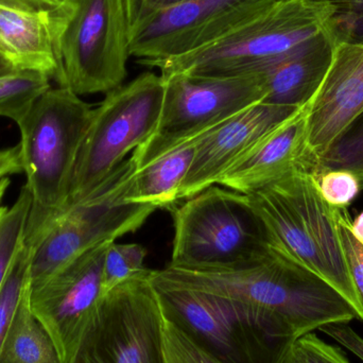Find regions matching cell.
I'll return each instance as SVG.
<instances>
[{
    "label": "cell",
    "mask_w": 363,
    "mask_h": 363,
    "mask_svg": "<svg viewBox=\"0 0 363 363\" xmlns=\"http://www.w3.org/2000/svg\"><path fill=\"white\" fill-rule=\"evenodd\" d=\"M153 283L206 292L235 303L274 338L294 343L334 323L362 321L351 303L328 281L272 252L260 262L233 270H155Z\"/></svg>",
    "instance_id": "obj_1"
},
{
    "label": "cell",
    "mask_w": 363,
    "mask_h": 363,
    "mask_svg": "<svg viewBox=\"0 0 363 363\" xmlns=\"http://www.w3.org/2000/svg\"><path fill=\"white\" fill-rule=\"evenodd\" d=\"M93 112L80 96L57 85L43 93L17 123L25 186L32 199L25 242L33 250L65 211Z\"/></svg>",
    "instance_id": "obj_2"
},
{
    "label": "cell",
    "mask_w": 363,
    "mask_h": 363,
    "mask_svg": "<svg viewBox=\"0 0 363 363\" xmlns=\"http://www.w3.org/2000/svg\"><path fill=\"white\" fill-rule=\"evenodd\" d=\"M245 196L262 221L271 247L328 281L363 321L362 301L337 228L336 208L324 200L315 177L307 170H294Z\"/></svg>",
    "instance_id": "obj_3"
},
{
    "label": "cell",
    "mask_w": 363,
    "mask_h": 363,
    "mask_svg": "<svg viewBox=\"0 0 363 363\" xmlns=\"http://www.w3.org/2000/svg\"><path fill=\"white\" fill-rule=\"evenodd\" d=\"M333 10L315 0H279L209 44L181 57L152 62L161 74L209 78L268 72L328 28Z\"/></svg>",
    "instance_id": "obj_4"
},
{
    "label": "cell",
    "mask_w": 363,
    "mask_h": 363,
    "mask_svg": "<svg viewBox=\"0 0 363 363\" xmlns=\"http://www.w3.org/2000/svg\"><path fill=\"white\" fill-rule=\"evenodd\" d=\"M49 21L59 86L78 96L121 86L131 57L129 0H62Z\"/></svg>",
    "instance_id": "obj_5"
},
{
    "label": "cell",
    "mask_w": 363,
    "mask_h": 363,
    "mask_svg": "<svg viewBox=\"0 0 363 363\" xmlns=\"http://www.w3.org/2000/svg\"><path fill=\"white\" fill-rule=\"evenodd\" d=\"M174 268L233 270L272 252L266 230L245 194L211 186L174 209Z\"/></svg>",
    "instance_id": "obj_6"
},
{
    "label": "cell",
    "mask_w": 363,
    "mask_h": 363,
    "mask_svg": "<svg viewBox=\"0 0 363 363\" xmlns=\"http://www.w3.org/2000/svg\"><path fill=\"white\" fill-rule=\"evenodd\" d=\"M164 89L161 74L145 72L127 85L108 91L106 99L94 108L65 211L93 196L125 157L155 133L163 108Z\"/></svg>",
    "instance_id": "obj_7"
},
{
    "label": "cell",
    "mask_w": 363,
    "mask_h": 363,
    "mask_svg": "<svg viewBox=\"0 0 363 363\" xmlns=\"http://www.w3.org/2000/svg\"><path fill=\"white\" fill-rule=\"evenodd\" d=\"M164 101L155 133L134 150L136 169L236 116L264 98V77L209 78L161 74Z\"/></svg>",
    "instance_id": "obj_8"
},
{
    "label": "cell",
    "mask_w": 363,
    "mask_h": 363,
    "mask_svg": "<svg viewBox=\"0 0 363 363\" xmlns=\"http://www.w3.org/2000/svg\"><path fill=\"white\" fill-rule=\"evenodd\" d=\"M135 170L132 157L125 160L93 196L51 224L33 250L31 286L46 281L84 252L135 232L157 211L155 205L123 201Z\"/></svg>",
    "instance_id": "obj_9"
},
{
    "label": "cell",
    "mask_w": 363,
    "mask_h": 363,
    "mask_svg": "<svg viewBox=\"0 0 363 363\" xmlns=\"http://www.w3.org/2000/svg\"><path fill=\"white\" fill-rule=\"evenodd\" d=\"M153 285L165 317L220 362L281 363L294 345L274 338L255 318L226 298Z\"/></svg>",
    "instance_id": "obj_10"
},
{
    "label": "cell",
    "mask_w": 363,
    "mask_h": 363,
    "mask_svg": "<svg viewBox=\"0 0 363 363\" xmlns=\"http://www.w3.org/2000/svg\"><path fill=\"white\" fill-rule=\"evenodd\" d=\"M153 272L131 277L102 296L74 363H166L165 315Z\"/></svg>",
    "instance_id": "obj_11"
},
{
    "label": "cell",
    "mask_w": 363,
    "mask_h": 363,
    "mask_svg": "<svg viewBox=\"0 0 363 363\" xmlns=\"http://www.w3.org/2000/svg\"><path fill=\"white\" fill-rule=\"evenodd\" d=\"M111 242L84 252L46 281L31 286L32 311L52 340L61 363L76 362L97 315Z\"/></svg>",
    "instance_id": "obj_12"
},
{
    "label": "cell",
    "mask_w": 363,
    "mask_h": 363,
    "mask_svg": "<svg viewBox=\"0 0 363 363\" xmlns=\"http://www.w3.org/2000/svg\"><path fill=\"white\" fill-rule=\"evenodd\" d=\"M279 0H187L132 26L130 52L143 65L181 57Z\"/></svg>",
    "instance_id": "obj_13"
},
{
    "label": "cell",
    "mask_w": 363,
    "mask_h": 363,
    "mask_svg": "<svg viewBox=\"0 0 363 363\" xmlns=\"http://www.w3.org/2000/svg\"><path fill=\"white\" fill-rule=\"evenodd\" d=\"M300 110L259 102L196 138L194 161L182 184L179 201L216 185L219 177L254 144Z\"/></svg>",
    "instance_id": "obj_14"
},
{
    "label": "cell",
    "mask_w": 363,
    "mask_h": 363,
    "mask_svg": "<svg viewBox=\"0 0 363 363\" xmlns=\"http://www.w3.org/2000/svg\"><path fill=\"white\" fill-rule=\"evenodd\" d=\"M362 113L363 43H340L323 83L307 104L306 151L311 172L318 157Z\"/></svg>",
    "instance_id": "obj_15"
},
{
    "label": "cell",
    "mask_w": 363,
    "mask_h": 363,
    "mask_svg": "<svg viewBox=\"0 0 363 363\" xmlns=\"http://www.w3.org/2000/svg\"><path fill=\"white\" fill-rule=\"evenodd\" d=\"M307 106L260 138L221 176L216 185L249 194L294 170L311 172L306 151Z\"/></svg>",
    "instance_id": "obj_16"
},
{
    "label": "cell",
    "mask_w": 363,
    "mask_h": 363,
    "mask_svg": "<svg viewBox=\"0 0 363 363\" xmlns=\"http://www.w3.org/2000/svg\"><path fill=\"white\" fill-rule=\"evenodd\" d=\"M336 47V40L326 28L262 74V104L296 108L306 106L323 83Z\"/></svg>",
    "instance_id": "obj_17"
},
{
    "label": "cell",
    "mask_w": 363,
    "mask_h": 363,
    "mask_svg": "<svg viewBox=\"0 0 363 363\" xmlns=\"http://www.w3.org/2000/svg\"><path fill=\"white\" fill-rule=\"evenodd\" d=\"M49 10L0 4V53L15 70L40 72L55 80Z\"/></svg>",
    "instance_id": "obj_18"
},
{
    "label": "cell",
    "mask_w": 363,
    "mask_h": 363,
    "mask_svg": "<svg viewBox=\"0 0 363 363\" xmlns=\"http://www.w3.org/2000/svg\"><path fill=\"white\" fill-rule=\"evenodd\" d=\"M196 153V140L135 170L123 194L125 203L174 206Z\"/></svg>",
    "instance_id": "obj_19"
},
{
    "label": "cell",
    "mask_w": 363,
    "mask_h": 363,
    "mask_svg": "<svg viewBox=\"0 0 363 363\" xmlns=\"http://www.w3.org/2000/svg\"><path fill=\"white\" fill-rule=\"evenodd\" d=\"M30 294L31 277L4 340L0 363H61L52 340L32 311Z\"/></svg>",
    "instance_id": "obj_20"
},
{
    "label": "cell",
    "mask_w": 363,
    "mask_h": 363,
    "mask_svg": "<svg viewBox=\"0 0 363 363\" xmlns=\"http://www.w3.org/2000/svg\"><path fill=\"white\" fill-rule=\"evenodd\" d=\"M10 183V178L0 182V287L25 239L26 226L32 204L31 194L23 186L12 205H2Z\"/></svg>",
    "instance_id": "obj_21"
},
{
    "label": "cell",
    "mask_w": 363,
    "mask_h": 363,
    "mask_svg": "<svg viewBox=\"0 0 363 363\" xmlns=\"http://www.w3.org/2000/svg\"><path fill=\"white\" fill-rule=\"evenodd\" d=\"M50 81L46 74L23 70L0 74V117L17 125L34 101L51 87Z\"/></svg>",
    "instance_id": "obj_22"
},
{
    "label": "cell",
    "mask_w": 363,
    "mask_h": 363,
    "mask_svg": "<svg viewBox=\"0 0 363 363\" xmlns=\"http://www.w3.org/2000/svg\"><path fill=\"white\" fill-rule=\"evenodd\" d=\"M332 169L353 172L363 189V113L318 157L313 174Z\"/></svg>",
    "instance_id": "obj_23"
},
{
    "label": "cell",
    "mask_w": 363,
    "mask_h": 363,
    "mask_svg": "<svg viewBox=\"0 0 363 363\" xmlns=\"http://www.w3.org/2000/svg\"><path fill=\"white\" fill-rule=\"evenodd\" d=\"M32 255L33 249L23 240L0 287V355L18 307L23 288L30 279Z\"/></svg>",
    "instance_id": "obj_24"
},
{
    "label": "cell",
    "mask_w": 363,
    "mask_h": 363,
    "mask_svg": "<svg viewBox=\"0 0 363 363\" xmlns=\"http://www.w3.org/2000/svg\"><path fill=\"white\" fill-rule=\"evenodd\" d=\"M147 255L146 247L138 243L111 242L104 257V296L123 281L150 270L145 266Z\"/></svg>",
    "instance_id": "obj_25"
},
{
    "label": "cell",
    "mask_w": 363,
    "mask_h": 363,
    "mask_svg": "<svg viewBox=\"0 0 363 363\" xmlns=\"http://www.w3.org/2000/svg\"><path fill=\"white\" fill-rule=\"evenodd\" d=\"M325 2L332 8L333 14L328 30L337 44L363 43V0H315Z\"/></svg>",
    "instance_id": "obj_26"
},
{
    "label": "cell",
    "mask_w": 363,
    "mask_h": 363,
    "mask_svg": "<svg viewBox=\"0 0 363 363\" xmlns=\"http://www.w3.org/2000/svg\"><path fill=\"white\" fill-rule=\"evenodd\" d=\"M164 354L166 363H223L196 345L166 317L164 320Z\"/></svg>",
    "instance_id": "obj_27"
},
{
    "label": "cell",
    "mask_w": 363,
    "mask_h": 363,
    "mask_svg": "<svg viewBox=\"0 0 363 363\" xmlns=\"http://www.w3.org/2000/svg\"><path fill=\"white\" fill-rule=\"evenodd\" d=\"M315 177L324 200L335 208H347L362 190L357 176L349 170H325Z\"/></svg>",
    "instance_id": "obj_28"
},
{
    "label": "cell",
    "mask_w": 363,
    "mask_h": 363,
    "mask_svg": "<svg viewBox=\"0 0 363 363\" xmlns=\"http://www.w3.org/2000/svg\"><path fill=\"white\" fill-rule=\"evenodd\" d=\"M347 208H336L337 228L354 285L363 306V245L354 236Z\"/></svg>",
    "instance_id": "obj_29"
},
{
    "label": "cell",
    "mask_w": 363,
    "mask_h": 363,
    "mask_svg": "<svg viewBox=\"0 0 363 363\" xmlns=\"http://www.w3.org/2000/svg\"><path fill=\"white\" fill-rule=\"evenodd\" d=\"M294 347L302 363H351L342 350L328 345L315 333L298 338Z\"/></svg>",
    "instance_id": "obj_30"
},
{
    "label": "cell",
    "mask_w": 363,
    "mask_h": 363,
    "mask_svg": "<svg viewBox=\"0 0 363 363\" xmlns=\"http://www.w3.org/2000/svg\"><path fill=\"white\" fill-rule=\"evenodd\" d=\"M319 330L349 350L363 362V338L349 323H334L322 326Z\"/></svg>",
    "instance_id": "obj_31"
},
{
    "label": "cell",
    "mask_w": 363,
    "mask_h": 363,
    "mask_svg": "<svg viewBox=\"0 0 363 363\" xmlns=\"http://www.w3.org/2000/svg\"><path fill=\"white\" fill-rule=\"evenodd\" d=\"M187 0H129L130 17L132 26L153 13L172 8Z\"/></svg>",
    "instance_id": "obj_32"
},
{
    "label": "cell",
    "mask_w": 363,
    "mask_h": 363,
    "mask_svg": "<svg viewBox=\"0 0 363 363\" xmlns=\"http://www.w3.org/2000/svg\"><path fill=\"white\" fill-rule=\"evenodd\" d=\"M23 174L19 146L0 150V182L14 174Z\"/></svg>",
    "instance_id": "obj_33"
},
{
    "label": "cell",
    "mask_w": 363,
    "mask_h": 363,
    "mask_svg": "<svg viewBox=\"0 0 363 363\" xmlns=\"http://www.w3.org/2000/svg\"><path fill=\"white\" fill-rule=\"evenodd\" d=\"M23 1L38 10H49L60 4V0H23Z\"/></svg>",
    "instance_id": "obj_34"
},
{
    "label": "cell",
    "mask_w": 363,
    "mask_h": 363,
    "mask_svg": "<svg viewBox=\"0 0 363 363\" xmlns=\"http://www.w3.org/2000/svg\"><path fill=\"white\" fill-rule=\"evenodd\" d=\"M351 230L355 238L363 245V211L352 222Z\"/></svg>",
    "instance_id": "obj_35"
},
{
    "label": "cell",
    "mask_w": 363,
    "mask_h": 363,
    "mask_svg": "<svg viewBox=\"0 0 363 363\" xmlns=\"http://www.w3.org/2000/svg\"><path fill=\"white\" fill-rule=\"evenodd\" d=\"M281 363H302L301 362V360L298 359L296 351H294V345H292L291 347H290V349L288 350L285 357L283 358V360H281Z\"/></svg>",
    "instance_id": "obj_36"
},
{
    "label": "cell",
    "mask_w": 363,
    "mask_h": 363,
    "mask_svg": "<svg viewBox=\"0 0 363 363\" xmlns=\"http://www.w3.org/2000/svg\"><path fill=\"white\" fill-rule=\"evenodd\" d=\"M14 70L11 64L4 59V55H0V74H8V72H14Z\"/></svg>",
    "instance_id": "obj_37"
},
{
    "label": "cell",
    "mask_w": 363,
    "mask_h": 363,
    "mask_svg": "<svg viewBox=\"0 0 363 363\" xmlns=\"http://www.w3.org/2000/svg\"><path fill=\"white\" fill-rule=\"evenodd\" d=\"M0 4H10V6H23V8L33 9L23 0H0ZM38 10V9H35Z\"/></svg>",
    "instance_id": "obj_38"
},
{
    "label": "cell",
    "mask_w": 363,
    "mask_h": 363,
    "mask_svg": "<svg viewBox=\"0 0 363 363\" xmlns=\"http://www.w3.org/2000/svg\"><path fill=\"white\" fill-rule=\"evenodd\" d=\"M60 1H62V0H60Z\"/></svg>",
    "instance_id": "obj_39"
},
{
    "label": "cell",
    "mask_w": 363,
    "mask_h": 363,
    "mask_svg": "<svg viewBox=\"0 0 363 363\" xmlns=\"http://www.w3.org/2000/svg\"><path fill=\"white\" fill-rule=\"evenodd\" d=\"M0 55H1V53H0Z\"/></svg>",
    "instance_id": "obj_40"
}]
</instances>
